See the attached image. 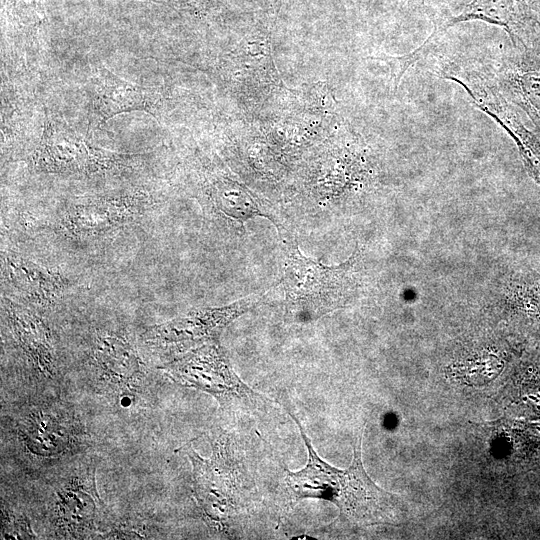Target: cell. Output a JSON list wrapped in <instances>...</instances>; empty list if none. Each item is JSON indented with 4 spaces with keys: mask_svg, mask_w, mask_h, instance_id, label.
<instances>
[{
    "mask_svg": "<svg viewBox=\"0 0 540 540\" xmlns=\"http://www.w3.org/2000/svg\"><path fill=\"white\" fill-rule=\"evenodd\" d=\"M291 416L308 451L304 468L296 472L287 470L286 484L293 500L317 498L330 501L344 518L359 526L401 523L406 513L405 503L398 495L379 487L363 467L362 435L354 446L351 465L338 469L319 457L299 421Z\"/></svg>",
    "mask_w": 540,
    "mask_h": 540,
    "instance_id": "1",
    "label": "cell"
},
{
    "mask_svg": "<svg viewBox=\"0 0 540 540\" xmlns=\"http://www.w3.org/2000/svg\"><path fill=\"white\" fill-rule=\"evenodd\" d=\"M359 252L336 266L304 256L293 241H285L283 287L286 316L308 323L344 307L357 285Z\"/></svg>",
    "mask_w": 540,
    "mask_h": 540,
    "instance_id": "2",
    "label": "cell"
},
{
    "mask_svg": "<svg viewBox=\"0 0 540 540\" xmlns=\"http://www.w3.org/2000/svg\"><path fill=\"white\" fill-rule=\"evenodd\" d=\"M473 20L504 29L514 48L526 49L535 44L540 27L533 0H469L455 12L439 17L430 36L436 40L449 27Z\"/></svg>",
    "mask_w": 540,
    "mask_h": 540,
    "instance_id": "3",
    "label": "cell"
},
{
    "mask_svg": "<svg viewBox=\"0 0 540 540\" xmlns=\"http://www.w3.org/2000/svg\"><path fill=\"white\" fill-rule=\"evenodd\" d=\"M53 503L55 524L61 531L81 535L96 529L104 505L96 490L94 470L77 472L61 484Z\"/></svg>",
    "mask_w": 540,
    "mask_h": 540,
    "instance_id": "4",
    "label": "cell"
},
{
    "mask_svg": "<svg viewBox=\"0 0 540 540\" xmlns=\"http://www.w3.org/2000/svg\"><path fill=\"white\" fill-rule=\"evenodd\" d=\"M166 369L175 381L216 396H243L250 392L215 346L200 348Z\"/></svg>",
    "mask_w": 540,
    "mask_h": 540,
    "instance_id": "5",
    "label": "cell"
},
{
    "mask_svg": "<svg viewBox=\"0 0 540 540\" xmlns=\"http://www.w3.org/2000/svg\"><path fill=\"white\" fill-rule=\"evenodd\" d=\"M497 70V87L521 107L540 133V46L515 48Z\"/></svg>",
    "mask_w": 540,
    "mask_h": 540,
    "instance_id": "6",
    "label": "cell"
},
{
    "mask_svg": "<svg viewBox=\"0 0 540 540\" xmlns=\"http://www.w3.org/2000/svg\"><path fill=\"white\" fill-rule=\"evenodd\" d=\"M196 498L207 518L222 522L238 509L236 480L231 471L216 460L201 458L190 450Z\"/></svg>",
    "mask_w": 540,
    "mask_h": 540,
    "instance_id": "7",
    "label": "cell"
},
{
    "mask_svg": "<svg viewBox=\"0 0 540 540\" xmlns=\"http://www.w3.org/2000/svg\"><path fill=\"white\" fill-rule=\"evenodd\" d=\"M239 309L235 307L209 309L188 315L149 330L148 340L161 343H176L183 341H198L211 338L236 315Z\"/></svg>",
    "mask_w": 540,
    "mask_h": 540,
    "instance_id": "8",
    "label": "cell"
},
{
    "mask_svg": "<svg viewBox=\"0 0 540 540\" xmlns=\"http://www.w3.org/2000/svg\"><path fill=\"white\" fill-rule=\"evenodd\" d=\"M21 436L31 452L55 456L66 451L71 442V428L58 414L43 409L32 411L23 421Z\"/></svg>",
    "mask_w": 540,
    "mask_h": 540,
    "instance_id": "9",
    "label": "cell"
},
{
    "mask_svg": "<svg viewBox=\"0 0 540 540\" xmlns=\"http://www.w3.org/2000/svg\"><path fill=\"white\" fill-rule=\"evenodd\" d=\"M134 215L131 203L104 200L81 205L67 217L68 227L80 235H98L123 224Z\"/></svg>",
    "mask_w": 540,
    "mask_h": 540,
    "instance_id": "10",
    "label": "cell"
},
{
    "mask_svg": "<svg viewBox=\"0 0 540 540\" xmlns=\"http://www.w3.org/2000/svg\"><path fill=\"white\" fill-rule=\"evenodd\" d=\"M94 358L100 370L115 382H132L141 374L138 355L127 342L118 337H98Z\"/></svg>",
    "mask_w": 540,
    "mask_h": 540,
    "instance_id": "11",
    "label": "cell"
},
{
    "mask_svg": "<svg viewBox=\"0 0 540 540\" xmlns=\"http://www.w3.org/2000/svg\"><path fill=\"white\" fill-rule=\"evenodd\" d=\"M7 267L13 285L29 299L47 304L59 296L60 281L49 270L23 259H10Z\"/></svg>",
    "mask_w": 540,
    "mask_h": 540,
    "instance_id": "12",
    "label": "cell"
},
{
    "mask_svg": "<svg viewBox=\"0 0 540 540\" xmlns=\"http://www.w3.org/2000/svg\"><path fill=\"white\" fill-rule=\"evenodd\" d=\"M508 296L523 321L540 331V274L526 266L518 268L511 277Z\"/></svg>",
    "mask_w": 540,
    "mask_h": 540,
    "instance_id": "13",
    "label": "cell"
},
{
    "mask_svg": "<svg viewBox=\"0 0 540 540\" xmlns=\"http://www.w3.org/2000/svg\"><path fill=\"white\" fill-rule=\"evenodd\" d=\"M11 319L22 346L35 362L48 370L52 365L53 355L43 324L29 313L17 309L11 312Z\"/></svg>",
    "mask_w": 540,
    "mask_h": 540,
    "instance_id": "14",
    "label": "cell"
},
{
    "mask_svg": "<svg viewBox=\"0 0 540 540\" xmlns=\"http://www.w3.org/2000/svg\"><path fill=\"white\" fill-rule=\"evenodd\" d=\"M215 201L221 212L236 220L245 221L254 216H264L275 221L273 216L238 184H220L215 192Z\"/></svg>",
    "mask_w": 540,
    "mask_h": 540,
    "instance_id": "15",
    "label": "cell"
},
{
    "mask_svg": "<svg viewBox=\"0 0 540 540\" xmlns=\"http://www.w3.org/2000/svg\"><path fill=\"white\" fill-rule=\"evenodd\" d=\"M501 126L513 137L527 169L540 184V142L536 136L527 130L516 112L507 115Z\"/></svg>",
    "mask_w": 540,
    "mask_h": 540,
    "instance_id": "16",
    "label": "cell"
},
{
    "mask_svg": "<svg viewBox=\"0 0 540 540\" xmlns=\"http://www.w3.org/2000/svg\"><path fill=\"white\" fill-rule=\"evenodd\" d=\"M4 535L6 538H33L29 524L25 520L15 517H5L3 521Z\"/></svg>",
    "mask_w": 540,
    "mask_h": 540,
    "instance_id": "17",
    "label": "cell"
}]
</instances>
